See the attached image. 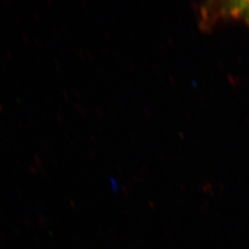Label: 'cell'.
Here are the masks:
<instances>
[]
</instances>
